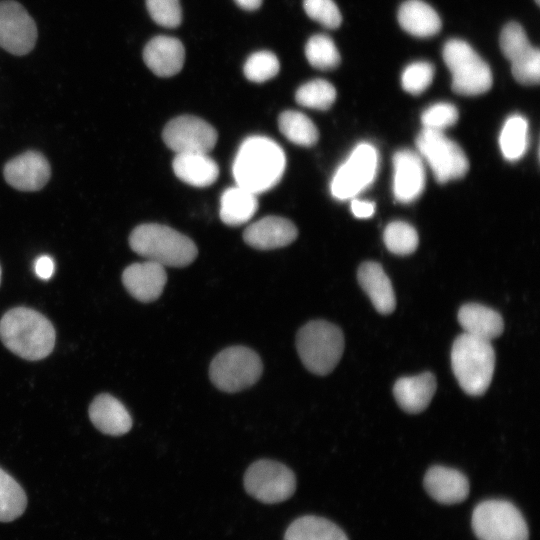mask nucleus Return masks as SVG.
Returning a JSON list of instances; mask_svg holds the SVG:
<instances>
[{
    "instance_id": "nucleus-4",
    "label": "nucleus",
    "mask_w": 540,
    "mask_h": 540,
    "mask_svg": "<svg viewBox=\"0 0 540 540\" xmlns=\"http://www.w3.org/2000/svg\"><path fill=\"white\" fill-rule=\"evenodd\" d=\"M451 365L465 393L472 396L484 394L490 386L495 367L491 342L466 333L459 335L452 345Z\"/></svg>"
},
{
    "instance_id": "nucleus-33",
    "label": "nucleus",
    "mask_w": 540,
    "mask_h": 540,
    "mask_svg": "<svg viewBox=\"0 0 540 540\" xmlns=\"http://www.w3.org/2000/svg\"><path fill=\"white\" fill-rule=\"evenodd\" d=\"M384 243L389 251L398 255H407L415 251L418 234L414 227L403 221H394L387 225L383 233Z\"/></svg>"
},
{
    "instance_id": "nucleus-23",
    "label": "nucleus",
    "mask_w": 540,
    "mask_h": 540,
    "mask_svg": "<svg viewBox=\"0 0 540 540\" xmlns=\"http://www.w3.org/2000/svg\"><path fill=\"white\" fill-rule=\"evenodd\" d=\"M458 322L464 333L491 342L504 330L502 316L495 310L478 304H464L458 312Z\"/></svg>"
},
{
    "instance_id": "nucleus-42",
    "label": "nucleus",
    "mask_w": 540,
    "mask_h": 540,
    "mask_svg": "<svg viewBox=\"0 0 540 540\" xmlns=\"http://www.w3.org/2000/svg\"><path fill=\"white\" fill-rule=\"evenodd\" d=\"M351 211L357 218H369L374 214L375 204L369 201L353 199L351 202Z\"/></svg>"
},
{
    "instance_id": "nucleus-29",
    "label": "nucleus",
    "mask_w": 540,
    "mask_h": 540,
    "mask_svg": "<svg viewBox=\"0 0 540 540\" xmlns=\"http://www.w3.org/2000/svg\"><path fill=\"white\" fill-rule=\"evenodd\" d=\"M503 156L516 161L523 156L528 145V122L521 115H512L504 123L499 137Z\"/></svg>"
},
{
    "instance_id": "nucleus-28",
    "label": "nucleus",
    "mask_w": 540,
    "mask_h": 540,
    "mask_svg": "<svg viewBox=\"0 0 540 540\" xmlns=\"http://www.w3.org/2000/svg\"><path fill=\"white\" fill-rule=\"evenodd\" d=\"M281 133L292 143L304 147L313 146L319 138L315 124L305 114L287 110L278 118Z\"/></svg>"
},
{
    "instance_id": "nucleus-11",
    "label": "nucleus",
    "mask_w": 540,
    "mask_h": 540,
    "mask_svg": "<svg viewBox=\"0 0 540 540\" xmlns=\"http://www.w3.org/2000/svg\"><path fill=\"white\" fill-rule=\"evenodd\" d=\"M378 155L369 143L358 144L347 160L337 169L331 181V194L339 200L354 197L374 180Z\"/></svg>"
},
{
    "instance_id": "nucleus-14",
    "label": "nucleus",
    "mask_w": 540,
    "mask_h": 540,
    "mask_svg": "<svg viewBox=\"0 0 540 540\" xmlns=\"http://www.w3.org/2000/svg\"><path fill=\"white\" fill-rule=\"evenodd\" d=\"M5 181L20 191H38L50 179L47 159L37 151H27L9 160L3 169Z\"/></svg>"
},
{
    "instance_id": "nucleus-20",
    "label": "nucleus",
    "mask_w": 540,
    "mask_h": 540,
    "mask_svg": "<svg viewBox=\"0 0 540 540\" xmlns=\"http://www.w3.org/2000/svg\"><path fill=\"white\" fill-rule=\"evenodd\" d=\"M89 418L102 433L111 436L126 434L132 427V419L125 406L110 394H100L89 406Z\"/></svg>"
},
{
    "instance_id": "nucleus-9",
    "label": "nucleus",
    "mask_w": 540,
    "mask_h": 540,
    "mask_svg": "<svg viewBox=\"0 0 540 540\" xmlns=\"http://www.w3.org/2000/svg\"><path fill=\"white\" fill-rule=\"evenodd\" d=\"M416 147L440 183L462 178L469 169L462 148L441 131L423 128L416 138Z\"/></svg>"
},
{
    "instance_id": "nucleus-2",
    "label": "nucleus",
    "mask_w": 540,
    "mask_h": 540,
    "mask_svg": "<svg viewBox=\"0 0 540 540\" xmlns=\"http://www.w3.org/2000/svg\"><path fill=\"white\" fill-rule=\"evenodd\" d=\"M0 339L12 353L34 361L43 359L52 352L55 330L52 323L38 311L16 307L2 316Z\"/></svg>"
},
{
    "instance_id": "nucleus-25",
    "label": "nucleus",
    "mask_w": 540,
    "mask_h": 540,
    "mask_svg": "<svg viewBox=\"0 0 540 540\" xmlns=\"http://www.w3.org/2000/svg\"><path fill=\"white\" fill-rule=\"evenodd\" d=\"M398 22L409 34L416 37L436 35L442 26L438 13L422 0H408L398 10Z\"/></svg>"
},
{
    "instance_id": "nucleus-26",
    "label": "nucleus",
    "mask_w": 540,
    "mask_h": 540,
    "mask_svg": "<svg viewBox=\"0 0 540 540\" xmlns=\"http://www.w3.org/2000/svg\"><path fill=\"white\" fill-rule=\"evenodd\" d=\"M257 208V195L238 185L226 189L220 199L221 220L230 226L248 222Z\"/></svg>"
},
{
    "instance_id": "nucleus-44",
    "label": "nucleus",
    "mask_w": 540,
    "mask_h": 540,
    "mask_svg": "<svg viewBox=\"0 0 540 540\" xmlns=\"http://www.w3.org/2000/svg\"><path fill=\"white\" fill-rule=\"evenodd\" d=\"M1 274H2V270H1V266H0V283H1Z\"/></svg>"
},
{
    "instance_id": "nucleus-13",
    "label": "nucleus",
    "mask_w": 540,
    "mask_h": 540,
    "mask_svg": "<svg viewBox=\"0 0 540 540\" xmlns=\"http://www.w3.org/2000/svg\"><path fill=\"white\" fill-rule=\"evenodd\" d=\"M37 27L26 9L14 0L0 1V47L22 56L35 46Z\"/></svg>"
},
{
    "instance_id": "nucleus-21",
    "label": "nucleus",
    "mask_w": 540,
    "mask_h": 540,
    "mask_svg": "<svg viewBox=\"0 0 540 540\" xmlns=\"http://www.w3.org/2000/svg\"><path fill=\"white\" fill-rule=\"evenodd\" d=\"M437 388L435 376L424 372L416 376L399 378L393 387L398 405L407 413L422 412L430 404Z\"/></svg>"
},
{
    "instance_id": "nucleus-16",
    "label": "nucleus",
    "mask_w": 540,
    "mask_h": 540,
    "mask_svg": "<svg viewBox=\"0 0 540 540\" xmlns=\"http://www.w3.org/2000/svg\"><path fill=\"white\" fill-rule=\"evenodd\" d=\"M167 281L164 266L147 260L129 265L122 273V283L129 294L140 302L155 301Z\"/></svg>"
},
{
    "instance_id": "nucleus-36",
    "label": "nucleus",
    "mask_w": 540,
    "mask_h": 540,
    "mask_svg": "<svg viewBox=\"0 0 540 540\" xmlns=\"http://www.w3.org/2000/svg\"><path fill=\"white\" fill-rule=\"evenodd\" d=\"M434 67L426 61L412 62L405 67L401 75L402 88L413 95L425 91L432 83Z\"/></svg>"
},
{
    "instance_id": "nucleus-17",
    "label": "nucleus",
    "mask_w": 540,
    "mask_h": 540,
    "mask_svg": "<svg viewBox=\"0 0 540 540\" xmlns=\"http://www.w3.org/2000/svg\"><path fill=\"white\" fill-rule=\"evenodd\" d=\"M298 231L293 222L278 216L264 217L249 225L244 233V241L261 250L287 246L297 237Z\"/></svg>"
},
{
    "instance_id": "nucleus-32",
    "label": "nucleus",
    "mask_w": 540,
    "mask_h": 540,
    "mask_svg": "<svg viewBox=\"0 0 540 540\" xmlns=\"http://www.w3.org/2000/svg\"><path fill=\"white\" fill-rule=\"evenodd\" d=\"M308 62L319 70H332L340 63V54L334 41L325 34L310 37L305 46Z\"/></svg>"
},
{
    "instance_id": "nucleus-27",
    "label": "nucleus",
    "mask_w": 540,
    "mask_h": 540,
    "mask_svg": "<svg viewBox=\"0 0 540 540\" xmlns=\"http://www.w3.org/2000/svg\"><path fill=\"white\" fill-rule=\"evenodd\" d=\"M284 540H348L336 524L318 516H302L294 520L285 532Z\"/></svg>"
},
{
    "instance_id": "nucleus-24",
    "label": "nucleus",
    "mask_w": 540,
    "mask_h": 540,
    "mask_svg": "<svg viewBox=\"0 0 540 540\" xmlns=\"http://www.w3.org/2000/svg\"><path fill=\"white\" fill-rule=\"evenodd\" d=\"M175 175L186 184L207 187L218 178L217 163L208 153H178L173 160Z\"/></svg>"
},
{
    "instance_id": "nucleus-39",
    "label": "nucleus",
    "mask_w": 540,
    "mask_h": 540,
    "mask_svg": "<svg viewBox=\"0 0 540 540\" xmlns=\"http://www.w3.org/2000/svg\"><path fill=\"white\" fill-rule=\"evenodd\" d=\"M147 10L153 21L166 28H175L182 21L179 0H146Z\"/></svg>"
},
{
    "instance_id": "nucleus-31",
    "label": "nucleus",
    "mask_w": 540,
    "mask_h": 540,
    "mask_svg": "<svg viewBox=\"0 0 540 540\" xmlns=\"http://www.w3.org/2000/svg\"><path fill=\"white\" fill-rule=\"evenodd\" d=\"M336 99L334 86L324 79H314L301 85L296 93V102L304 107L327 110Z\"/></svg>"
},
{
    "instance_id": "nucleus-38",
    "label": "nucleus",
    "mask_w": 540,
    "mask_h": 540,
    "mask_svg": "<svg viewBox=\"0 0 540 540\" xmlns=\"http://www.w3.org/2000/svg\"><path fill=\"white\" fill-rule=\"evenodd\" d=\"M306 14L328 29H336L342 22L338 6L333 0H303Z\"/></svg>"
},
{
    "instance_id": "nucleus-6",
    "label": "nucleus",
    "mask_w": 540,
    "mask_h": 540,
    "mask_svg": "<svg viewBox=\"0 0 540 540\" xmlns=\"http://www.w3.org/2000/svg\"><path fill=\"white\" fill-rule=\"evenodd\" d=\"M443 60L452 75L455 93L475 96L487 92L492 86L489 65L461 39L448 40L442 51Z\"/></svg>"
},
{
    "instance_id": "nucleus-8",
    "label": "nucleus",
    "mask_w": 540,
    "mask_h": 540,
    "mask_svg": "<svg viewBox=\"0 0 540 540\" xmlns=\"http://www.w3.org/2000/svg\"><path fill=\"white\" fill-rule=\"evenodd\" d=\"M472 529L479 540H528L527 523L521 512L505 500H486L472 514Z\"/></svg>"
},
{
    "instance_id": "nucleus-10",
    "label": "nucleus",
    "mask_w": 540,
    "mask_h": 540,
    "mask_svg": "<svg viewBox=\"0 0 540 540\" xmlns=\"http://www.w3.org/2000/svg\"><path fill=\"white\" fill-rule=\"evenodd\" d=\"M246 492L255 499L274 504L289 499L296 489V477L284 464L261 459L252 463L244 475Z\"/></svg>"
},
{
    "instance_id": "nucleus-35",
    "label": "nucleus",
    "mask_w": 540,
    "mask_h": 540,
    "mask_svg": "<svg viewBox=\"0 0 540 540\" xmlns=\"http://www.w3.org/2000/svg\"><path fill=\"white\" fill-rule=\"evenodd\" d=\"M279 69L280 63L277 56L265 50L251 54L243 67L245 77L256 83H262L275 77Z\"/></svg>"
},
{
    "instance_id": "nucleus-41",
    "label": "nucleus",
    "mask_w": 540,
    "mask_h": 540,
    "mask_svg": "<svg viewBox=\"0 0 540 540\" xmlns=\"http://www.w3.org/2000/svg\"><path fill=\"white\" fill-rule=\"evenodd\" d=\"M36 275L43 280H48L54 273V261L47 255L38 257L34 264Z\"/></svg>"
},
{
    "instance_id": "nucleus-40",
    "label": "nucleus",
    "mask_w": 540,
    "mask_h": 540,
    "mask_svg": "<svg viewBox=\"0 0 540 540\" xmlns=\"http://www.w3.org/2000/svg\"><path fill=\"white\" fill-rule=\"evenodd\" d=\"M512 75L523 85H535L540 79V52L533 48L527 55L511 63Z\"/></svg>"
},
{
    "instance_id": "nucleus-30",
    "label": "nucleus",
    "mask_w": 540,
    "mask_h": 540,
    "mask_svg": "<svg viewBox=\"0 0 540 540\" xmlns=\"http://www.w3.org/2000/svg\"><path fill=\"white\" fill-rule=\"evenodd\" d=\"M27 506V497L19 483L0 468V522L20 517Z\"/></svg>"
},
{
    "instance_id": "nucleus-7",
    "label": "nucleus",
    "mask_w": 540,
    "mask_h": 540,
    "mask_svg": "<svg viewBox=\"0 0 540 540\" xmlns=\"http://www.w3.org/2000/svg\"><path fill=\"white\" fill-rule=\"evenodd\" d=\"M262 370V361L255 351L245 346H231L213 358L209 377L219 390L234 393L254 385Z\"/></svg>"
},
{
    "instance_id": "nucleus-1",
    "label": "nucleus",
    "mask_w": 540,
    "mask_h": 540,
    "mask_svg": "<svg viewBox=\"0 0 540 540\" xmlns=\"http://www.w3.org/2000/svg\"><path fill=\"white\" fill-rule=\"evenodd\" d=\"M285 165V153L276 142L267 137L252 136L240 145L232 171L238 186L257 195L279 183Z\"/></svg>"
},
{
    "instance_id": "nucleus-34",
    "label": "nucleus",
    "mask_w": 540,
    "mask_h": 540,
    "mask_svg": "<svg viewBox=\"0 0 540 540\" xmlns=\"http://www.w3.org/2000/svg\"><path fill=\"white\" fill-rule=\"evenodd\" d=\"M500 48L504 56L513 63L527 55L534 47L523 27L516 22H510L501 31Z\"/></svg>"
},
{
    "instance_id": "nucleus-37",
    "label": "nucleus",
    "mask_w": 540,
    "mask_h": 540,
    "mask_svg": "<svg viewBox=\"0 0 540 540\" xmlns=\"http://www.w3.org/2000/svg\"><path fill=\"white\" fill-rule=\"evenodd\" d=\"M457 108L447 102H439L428 107L421 115L423 128L443 132L458 120Z\"/></svg>"
},
{
    "instance_id": "nucleus-43",
    "label": "nucleus",
    "mask_w": 540,
    "mask_h": 540,
    "mask_svg": "<svg viewBox=\"0 0 540 540\" xmlns=\"http://www.w3.org/2000/svg\"><path fill=\"white\" fill-rule=\"evenodd\" d=\"M235 3L242 9L253 11L258 9L263 0H234Z\"/></svg>"
},
{
    "instance_id": "nucleus-15",
    "label": "nucleus",
    "mask_w": 540,
    "mask_h": 540,
    "mask_svg": "<svg viewBox=\"0 0 540 540\" xmlns=\"http://www.w3.org/2000/svg\"><path fill=\"white\" fill-rule=\"evenodd\" d=\"M393 193L401 203L416 200L425 186V170L420 155L409 149L395 152L393 159Z\"/></svg>"
},
{
    "instance_id": "nucleus-18",
    "label": "nucleus",
    "mask_w": 540,
    "mask_h": 540,
    "mask_svg": "<svg viewBox=\"0 0 540 540\" xmlns=\"http://www.w3.org/2000/svg\"><path fill=\"white\" fill-rule=\"evenodd\" d=\"M143 60L155 75L171 77L182 69L185 49L177 38L159 35L145 45Z\"/></svg>"
},
{
    "instance_id": "nucleus-3",
    "label": "nucleus",
    "mask_w": 540,
    "mask_h": 540,
    "mask_svg": "<svg viewBox=\"0 0 540 540\" xmlns=\"http://www.w3.org/2000/svg\"><path fill=\"white\" fill-rule=\"evenodd\" d=\"M129 245L140 256L164 267H185L197 256V247L190 238L156 223L134 228L129 236Z\"/></svg>"
},
{
    "instance_id": "nucleus-12",
    "label": "nucleus",
    "mask_w": 540,
    "mask_h": 540,
    "mask_svg": "<svg viewBox=\"0 0 540 540\" xmlns=\"http://www.w3.org/2000/svg\"><path fill=\"white\" fill-rule=\"evenodd\" d=\"M217 131L205 120L182 115L170 120L162 133L168 148L178 153H208L217 142Z\"/></svg>"
},
{
    "instance_id": "nucleus-19",
    "label": "nucleus",
    "mask_w": 540,
    "mask_h": 540,
    "mask_svg": "<svg viewBox=\"0 0 540 540\" xmlns=\"http://www.w3.org/2000/svg\"><path fill=\"white\" fill-rule=\"evenodd\" d=\"M427 493L442 504H456L469 494V482L460 471L444 466L431 467L424 476Z\"/></svg>"
},
{
    "instance_id": "nucleus-22",
    "label": "nucleus",
    "mask_w": 540,
    "mask_h": 540,
    "mask_svg": "<svg viewBox=\"0 0 540 540\" xmlns=\"http://www.w3.org/2000/svg\"><path fill=\"white\" fill-rule=\"evenodd\" d=\"M358 282L375 309L384 315L394 311L396 299L390 279L376 262H364L358 269Z\"/></svg>"
},
{
    "instance_id": "nucleus-45",
    "label": "nucleus",
    "mask_w": 540,
    "mask_h": 540,
    "mask_svg": "<svg viewBox=\"0 0 540 540\" xmlns=\"http://www.w3.org/2000/svg\"><path fill=\"white\" fill-rule=\"evenodd\" d=\"M535 2H536L537 4H539V3H540V0H535Z\"/></svg>"
},
{
    "instance_id": "nucleus-5",
    "label": "nucleus",
    "mask_w": 540,
    "mask_h": 540,
    "mask_svg": "<svg viewBox=\"0 0 540 540\" xmlns=\"http://www.w3.org/2000/svg\"><path fill=\"white\" fill-rule=\"evenodd\" d=\"M296 349L308 371L327 375L334 370L344 351L341 329L325 320H313L302 326L296 335Z\"/></svg>"
}]
</instances>
